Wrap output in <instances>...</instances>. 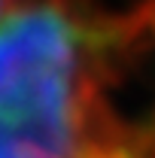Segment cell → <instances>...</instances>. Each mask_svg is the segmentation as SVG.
<instances>
[{"label": "cell", "mask_w": 155, "mask_h": 158, "mask_svg": "<svg viewBox=\"0 0 155 158\" xmlns=\"http://www.w3.org/2000/svg\"><path fill=\"white\" fill-rule=\"evenodd\" d=\"M91 52L73 19L27 6L0 19V158H85Z\"/></svg>", "instance_id": "6da1fadb"}, {"label": "cell", "mask_w": 155, "mask_h": 158, "mask_svg": "<svg viewBox=\"0 0 155 158\" xmlns=\"http://www.w3.org/2000/svg\"><path fill=\"white\" fill-rule=\"evenodd\" d=\"M85 158H137V155L125 152V149H103V146H94Z\"/></svg>", "instance_id": "7a4b0ae2"}]
</instances>
